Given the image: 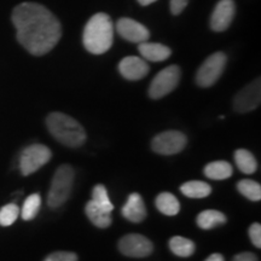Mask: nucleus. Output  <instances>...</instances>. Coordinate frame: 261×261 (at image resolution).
I'll use <instances>...</instances> for the list:
<instances>
[{
    "instance_id": "nucleus-30",
    "label": "nucleus",
    "mask_w": 261,
    "mask_h": 261,
    "mask_svg": "<svg viewBox=\"0 0 261 261\" xmlns=\"http://www.w3.org/2000/svg\"><path fill=\"white\" fill-rule=\"evenodd\" d=\"M232 261H257V257L255 254L250 252H244V253L237 254V255L233 257Z\"/></svg>"
},
{
    "instance_id": "nucleus-13",
    "label": "nucleus",
    "mask_w": 261,
    "mask_h": 261,
    "mask_svg": "<svg viewBox=\"0 0 261 261\" xmlns=\"http://www.w3.org/2000/svg\"><path fill=\"white\" fill-rule=\"evenodd\" d=\"M119 71L123 77L130 81H137L145 77L149 73V65L145 60L136 56L125 57L119 63Z\"/></svg>"
},
{
    "instance_id": "nucleus-1",
    "label": "nucleus",
    "mask_w": 261,
    "mask_h": 261,
    "mask_svg": "<svg viewBox=\"0 0 261 261\" xmlns=\"http://www.w3.org/2000/svg\"><path fill=\"white\" fill-rule=\"evenodd\" d=\"M19 44L34 56L46 55L60 41L62 25L50 10L38 3H22L12 12Z\"/></svg>"
},
{
    "instance_id": "nucleus-19",
    "label": "nucleus",
    "mask_w": 261,
    "mask_h": 261,
    "mask_svg": "<svg viewBox=\"0 0 261 261\" xmlns=\"http://www.w3.org/2000/svg\"><path fill=\"white\" fill-rule=\"evenodd\" d=\"M232 166L226 161H214L204 167L205 177L213 180H224L232 175Z\"/></svg>"
},
{
    "instance_id": "nucleus-21",
    "label": "nucleus",
    "mask_w": 261,
    "mask_h": 261,
    "mask_svg": "<svg viewBox=\"0 0 261 261\" xmlns=\"http://www.w3.org/2000/svg\"><path fill=\"white\" fill-rule=\"evenodd\" d=\"M234 162H236L238 169L244 174H253L257 168L254 155L246 149H238L234 151Z\"/></svg>"
},
{
    "instance_id": "nucleus-32",
    "label": "nucleus",
    "mask_w": 261,
    "mask_h": 261,
    "mask_svg": "<svg viewBox=\"0 0 261 261\" xmlns=\"http://www.w3.org/2000/svg\"><path fill=\"white\" fill-rule=\"evenodd\" d=\"M137 2H138L142 6H148L150 4H152V3L158 2V0H137Z\"/></svg>"
},
{
    "instance_id": "nucleus-27",
    "label": "nucleus",
    "mask_w": 261,
    "mask_h": 261,
    "mask_svg": "<svg viewBox=\"0 0 261 261\" xmlns=\"http://www.w3.org/2000/svg\"><path fill=\"white\" fill-rule=\"evenodd\" d=\"M44 261H77V256L71 252H55L48 255Z\"/></svg>"
},
{
    "instance_id": "nucleus-5",
    "label": "nucleus",
    "mask_w": 261,
    "mask_h": 261,
    "mask_svg": "<svg viewBox=\"0 0 261 261\" xmlns=\"http://www.w3.org/2000/svg\"><path fill=\"white\" fill-rule=\"evenodd\" d=\"M226 55L215 52L205 60L196 74V84L201 87H211L219 80L226 65Z\"/></svg>"
},
{
    "instance_id": "nucleus-2",
    "label": "nucleus",
    "mask_w": 261,
    "mask_h": 261,
    "mask_svg": "<svg viewBox=\"0 0 261 261\" xmlns=\"http://www.w3.org/2000/svg\"><path fill=\"white\" fill-rule=\"evenodd\" d=\"M83 41L85 48L93 55H102L109 51L114 41L112 18L103 12L92 16L85 25Z\"/></svg>"
},
{
    "instance_id": "nucleus-23",
    "label": "nucleus",
    "mask_w": 261,
    "mask_h": 261,
    "mask_svg": "<svg viewBox=\"0 0 261 261\" xmlns=\"http://www.w3.org/2000/svg\"><path fill=\"white\" fill-rule=\"evenodd\" d=\"M237 189L248 200L254 202L261 200V187L259 182L250 179H243L237 184Z\"/></svg>"
},
{
    "instance_id": "nucleus-12",
    "label": "nucleus",
    "mask_w": 261,
    "mask_h": 261,
    "mask_svg": "<svg viewBox=\"0 0 261 261\" xmlns=\"http://www.w3.org/2000/svg\"><path fill=\"white\" fill-rule=\"evenodd\" d=\"M116 31L125 40L137 44L148 41L150 38L148 28L132 18H120L116 23Z\"/></svg>"
},
{
    "instance_id": "nucleus-14",
    "label": "nucleus",
    "mask_w": 261,
    "mask_h": 261,
    "mask_svg": "<svg viewBox=\"0 0 261 261\" xmlns=\"http://www.w3.org/2000/svg\"><path fill=\"white\" fill-rule=\"evenodd\" d=\"M121 213L130 223H140L144 220L146 217V208L142 196L136 192L130 194L122 207Z\"/></svg>"
},
{
    "instance_id": "nucleus-17",
    "label": "nucleus",
    "mask_w": 261,
    "mask_h": 261,
    "mask_svg": "<svg viewBox=\"0 0 261 261\" xmlns=\"http://www.w3.org/2000/svg\"><path fill=\"white\" fill-rule=\"evenodd\" d=\"M156 208L161 212L162 214L168 215V217H174L180 212V203L178 198L169 192H162L156 197Z\"/></svg>"
},
{
    "instance_id": "nucleus-22",
    "label": "nucleus",
    "mask_w": 261,
    "mask_h": 261,
    "mask_svg": "<svg viewBox=\"0 0 261 261\" xmlns=\"http://www.w3.org/2000/svg\"><path fill=\"white\" fill-rule=\"evenodd\" d=\"M169 249L173 254L180 257H189L195 253L196 246L189 238L181 236H174L169 241Z\"/></svg>"
},
{
    "instance_id": "nucleus-9",
    "label": "nucleus",
    "mask_w": 261,
    "mask_h": 261,
    "mask_svg": "<svg viewBox=\"0 0 261 261\" xmlns=\"http://www.w3.org/2000/svg\"><path fill=\"white\" fill-rule=\"evenodd\" d=\"M261 102V83L260 79L254 80L253 83L247 85L243 90L236 94L233 99V109L237 113L244 114L253 112Z\"/></svg>"
},
{
    "instance_id": "nucleus-4",
    "label": "nucleus",
    "mask_w": 261,
    "mask_h": 261,
    "mask_svg": "<svg viewBox=\"0 0 261 261\" xmlns=\"http://www.w3.org/2000/svg\"><path fill=\"white\" fill-rule=\"evenodd\" d=\"M74 175V169L69 165H62L57 168L47 195L48 207L56 210L67 202L73 188Z\"/></svg>"
},
{
    "instance_id": "nucleus-6",
    "label": "nucleus",
    "mask_w": 261,
    "mask_h": 261,
    "mask_svg": "<svg viewBox=\"0 0 261 261\" xmlns=\"http://www.w3.org/2000/svg\"><path fill=\"white\" fill-rule=\"evenodd\" d=\"M52 158L51 150L46 145L33 144L22 151L19 158V169L21 173L27 177L32 173L37 172L42 166L46 165Z\"/></svg>"
},
{
    "instance_id": "nucleus-31",
    "label": "nucleus",
    "mask_w": 261,
    "mask_h": 261,
    "mask_svg": "<svg viewBox=\"0 0 261 261\" xmlns=\"http://www.w3.org/2000/svg\"><path fill=\"white\" fill-rule=\"evenodd\" d=\"M204 261H225V259H224V256L221 255V254L214 253V254H212L211 256H208Z\"/></svg>"
},
{
    "instance_id": "nucleus-20",
    "label": "nucleus",
    "mask_w": 261,
    "mask_h": 261,
    "mask_svg": "<svg viewBox=\"0 0 261 261\" xmlns=\"http://www.w3.org/2000/svg\"><path fill=\"white\" fill-rule=\"evenodd\" d=\"M181 194L190 198H204L211 195L212 188L207 182L201 180H191L180 187Z\"/></svg>"
},
{
    "instance_id": "nucleus-29",
    "label": "nucleus",
    "mask_w": 261,
    "mask_h": 261,
    "mask_svg": "<svg viewBox=\"0 0 261 261\" xmlns=\"http://www.w3.org/2000/svg\"><path fill=\"white\" fill-rule=\"evenodd\" d=\"M189 0H171V4H169V9L173 15H180L187 8Z\"/></svg>"
},
{
    "instance_id": "nucleus-15",
    "label": "nucleus",
    "mask_w": 261,
    "mask_h": 261,
    "mask_svg": "<svg viewBox=\"0 0 261 261\" xmlns=\"http://www.w3.org/2000/svg\"><path fill=\"white\" fill-rule=\"evenodd\" d=\"M138 50L142 57L150 62H163L172 55L171 48L158 42H140Z\"/></svg>"
},
{
    "instance_id": "nucleus-26",
    "label": "nucleus",
    "mask_w": 261,
    "mask_h": 261,
    "mask_svg": "<svg viewBox=\"0 0 261 261\" xmlns=\"http://www.w3.org/2000/svg\"><path fill=\"white\" fill-rule=\"evenodd\" d=\"M19 215V208L17 204H6L0 210V225L2 226H10L17 220Z\"/></svg>"
},
{
    "instance_id": "nucleus-10",
    "label": "nucleus",
    "mask_w": 261,
    "mask_h": 261,
    "mask_svg": "<svg viewBox=\"0 0 261 261\" xmlns=\"http://www.w3.org/2000/svg\"><path fill=\"white\" fill-rule=\"evenodd\" d=\"M119 249L123 255L130 257H145L152 253V243L145 236L130 233L123 236L119 242Z\"/></svg>"
},
{
    "instance_id": "nucleus-3",
    "label": "nucleus",
    "mask_w": 261,
    "mask_h": 261,
    "mask_svg": "<svg viewBox=\"0 0 261 261\" xmlns=\"http://www.w3.org/2000/svg\"><path fill=\"white\" fill-rule=\"evenodd\" d=\"M46 126L56 140L69 148H79L86 142V132L76 120L63 113H51Z\"/></svg>"
},
{
    "instance_id": "nucleus-8",
    "label": "nucleus",
    "mask_w": 261,
    "mask_h": 261,
    "mask_svg": "<svg viewBox=\"0 0 261 261\" xmlns=\"http://www.w3.org/2000/svg\"><path fill=\"white\" fill-rule=\"evenodd\" d=\"M187 136L179 130H166L152 139L151 148L160 155H174L187 146Z\"/></svg>"
},
{
    "instance_id": "nucleus-11",
    "label": "nucleus",
    "mask_w": 261,
    "mask_h": 261,
    "mask_svg": "<svg viewBox=\"0 0 261 261\" xmlns=\"http://www.w3.org/2000/svg\"><path fill=\"white\" fill-rule=\"evenodd\" d=\"M236 14V4L233 0H220L211 16V28L214 32H224L232 23Z\"/></svg>"
},
{
    "instance_id": "nucleus-16",
    "label": "nucleus",
    "mask_w": 261,
    "mask_h": 261,
    "mask_svg": "<svg viewBox=\"0 0 261 261\" xmlns=\"http://www.w3.org/2000/svg\"><path fill=\"white\" fill-rule=\"evenodd\" d=\"M85 212H86L87 218L99 228H107L112 224V213L102 207H99L97 203L91 200L87 202L86 207H85Z\"/></svg>"
},
{
    "instance_id": "nucleus-25",
    "label": "nucleus",
    "mask_w": 261,
    "mask_h": 261,
    "mask_svg": "<svg viewBox=\"0 0 261 261\" xmlns=\"http://www.w3.org/2000/svg\"><path fill=\"white\" fill-rule=\"evenodd\" d=\"M92 201L99 207H102L103 210L110 212V213L114 211V204L110 201L106 187L102 184H98L94 187L92 191Z\"/></svg>"
},
{
    "instance_id": "nucleus-28",
    "label": "nucleus",
    "mask_w": 261,
    "mask_h": 261,
    "mask_svg": "<svg viewBox=\"0 0 261 261\" xmlns=\"http://www.w3.org/2000/svg\"><path fill=\"white\" fill-rule=\"evenodd\" d=\"M249 237L254 246L261 248V226L259 223H254L249 227Z\"/></svg>"
},
{
    "instance_id": "nucleus-24",
    "label": "nucleus",
    "mask_w": 261,
    "mask_h": 261,
    "mask_svg": "<svg viewBox=\"0 0 261 261\" xmlns=\"http://www.w3.org/2000/svg\"><path fill=\"white\" fill-rule=\"evenodd\" d=\"M41 207V197L39 194H33L25 198L23 207H22V219L32 220L37 217Z\"/></svg>"
},
{
    "instance_id": "nucleus-7",
    "label": "nucleus",
    "mask_w": 261,
    "mask_h": 261,
    "mask_svg": "<svg viewBox=\"0 0 261 261\" xmlns=\"http://www.w3.org/2000/svg\"><path fill=\"white\" fill-rule=\"evenodd\" d=\"M179 80H180V68L178 65H169L160 71L151 81L149 87V96L152 99H160L167 96L178 86Z\"/></svg>"
},
{
    "instance_id": "nucleus-18",
    "label": "nucleus",
    "mask_w": 261,
    "mask_h": 261,
    "mask_svg": "<svg viewBox=\"0 0 261 261\" xmlns=\"http://www.w3.org/2000/svg\"><path fill=\"white\" fill-rule=\"evenodd\" d=\"M226 220V217H225V214L221 213V212L208 210L202 212V213L197 215L196 223H197L198 227L203 228V230H211V228H214L225 224Z\"/></svg>"
}]
</instances>
